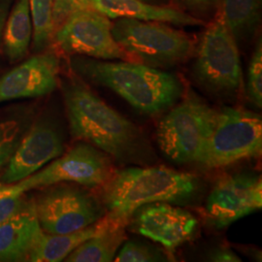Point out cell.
Segmentation results:
<instances>
[{
    "label": "cell",
    "instance_id": "28",
    "mask_svg": "<svg viewBox=\"0 0 262 262\" xmlns=\"http://www.w3.org/2000/svg\"><path fill=\"white\" fill-rule=\"evenodd\" d=\"M13 0H0V43L3 37L4 27L12 8Z\"/></svg>",
    "mask_w": 262,
    "mask_h": 262
},
{
    "label": "cell",
    "instance_id": "30",
    "mask_svg": "<svg viewBox=\"0 0 262 262\" xmlns=\"http://www.w3.org/2000/svg\"><path fill=\"white\" fill-rule=\"evenodd\" d=\"M142 1H145V2H148V3H151V4H158L159 0H142Z\"/></svg>",
    "mask_w": 262,
    "mask_h": 262
},
{
    "label": "cell",
    "instance_id": "22",
    "mask_svg": "<svg viewBox=\"0 0 262 262\" xmlns=\"http://www.w3.org/2000/svg\"><path fill=\"white\" fill-rule=\"evenodd\" d=\"M117 262L166 261L167 256L159 249L136 241L125 242L116 256Z\"/></svg>",
    "mask_w": 262,
    "mask_h": 262
},
{
    "label": "cell",
    "instance_id": "12",
    "mask_svg": "<svg viewBox=\"0 0 262 262\" xmlns=\"http://www.w3.org/2000/svg\"><path fill=\"white\" fill-rule=\"evenodd\" d=\"M127 227L162 245L170 254L196 235L198 221L187 210L167 202H154L137 208Z\"/></svg>",
    "mask_w": 262,
    "mask_h": 262
},
{
    "label": "cell",
    "instance_id": "16",
    "mask_svg": "<svg viewBox=\"0 0 262 262\" xmlns=\"http://www.w3.org/2000/svg\"><path fill=\"white\" fill-rule=\"evenodd\" d=\"M93 8L110 19H139L170 23L178 26H199L203 21L180 10L142 0H94Z\"/></svg>",
    "mask_w": 262,
    "mask_h": 262
},
{
    "label": "cell",
    "instance_id": "14",
    "mask_svg": "<svg viewBox=\"0 0 262 262\" xmlns=\"http://www.w3.org/2000/svg\"><path fill=\"white\" fill-rule=\"evenodd\" d=\"M59 69V58L54 53L28 58L0 77V103L51 94L58 84Z\"/></svg>",
    "mask_w": 262,
    "mask_h": 262
},
{
    "label": "cell",
    "instance_id": "11",
    "mask_svg": "<svg viewBox=\"0 0 262 262\" xmlns=\"http://www.w3.org/2000/svg\"><path fill=\"white\" fill-rule=\"evenodd\" d=\"M261 207V177L251 172H237L215 182L207 197L205 211L211 224L223 229Z\"/></svg>",
    "mask_w": 262,
    "mask_h": 262
},
{
    "label": "cell",
    "instance_id": "19",
    "mask_svg": "<svg viewBox=\"0 0 262 262\" xmlns=\"http://www.w3.org/2000/svg\"><path fill=\"white\" fill-rule=\"evenodd\" d=\"M32 33L28 0H17L10 10L2 37L5 54L11 61H19L26 56Z\"/></svg>",
    "mask_w": 262,
    "mask_h": 262
},
{
    "label": "cell",
    "instance_id": "24",
    "mask_svg": "<svg viewBox=\"0 0 262 262\" xmlns=\"http://www.w3.org/2000/svg\"><path fill=\"white\" fill-rule=\"evenodd\" d=\"M21 139V125L16 120L0 122V170L7 165Z\"/></svg>",
    "mask_w": 262,
    "mask_h": 262
},
{
    "label": "cell",
    "instance_id": "25",
    "mask_svg": "<svg viewBox=\"0 0 262 262\" xmlns=\"http://www.w3.org/2000/svg\"><path fill=\"white\" fill-rule=\"evenodd\" d=\"M25 193L15 190L12 185L0 189V225L19 213L27 204Z\"/></svg>",
    "mask_w": 262,
    "mask_h": 262
},
{
    "label": "cell",
    "instance_id": "6",
    "mask_svg": "<svg viewBox=\"0 0 262 262\" xmlns=\"http://www.w3.org/2000/svg\"><path fill=\"white\" fill-rule=\"evenodd\" d=\"M261 151L260 116L225 107L217 112L215 127L196 164L205 169L223 168L244 159H257Z\"/></svg>",
    "mask_w": 262,
    "mask_h": 262
},
{
    "label": "cell",
    "instance_id": "4",
    "mask_svg": "<svg viewBox=\"0 0 262 262\" xmlns=\"http://www.w3.org/2000/svg\"><path fill=\"white\" fill-rule=\"evenodd\" d=\"M217 112L196 94H187L159 122L157 140L161 151L176 163H197Z\"/></svg>",
    "mask_w": 262,
    "mask_h": 262
},
{
    "label": "cell",
    "instance_id": "2",
    "mask_svg": "<svg viewBox=\"0 0 262 262\" xmlns=\"http://www.w3.org/2000/svg\"><path fill=\"white\" fill-rule=\"evenodd\" d=\"M70 62L78 75L112 90L133 108L149 116L167 111L184 94L179 77L140 62H113L81 56H73Z\"/></svg>",
    "mask_w": 262,
    "mask_h": 262
},
{
    "label": "cell",
    "instance_id": "8",
    "mask_svg": "<svg viewBox=\"0 0 262 262\" xmlns=\"http://www.w3.org/2000/svg\"><path fill=\"white\" fill-rule=\"evenodd\" d=\"M115 169L112 159L103 150L80 142L54 159L47 167L35 172L12 187L20 193L60 183H75L86 187H102Z\"/></svg>",
    "mask_w": 262,
    "mask_h": 262
},
{
    "label": "cell",
    "instance_id": "7",
    "mask_svg": "<svg viewBox=\"0 0 262 262\" xmlns=\"http://www.w3.org/2000/svg\"><path fill=\"white\" fill-rule=\"evenodd\" d=\"M193 75L207 92L220 97L234 96L242 86L237 41L221 15L208 26L200 40Z\"/></svg>",
    "mask_w": 262,
    "mask_h": 262
},
{
    "label": "cell",
    "instance_id": "9",
    "mask_svg": "<svg viewBox=\"0 0 262 262\" xmlns=\"http://www.w3.org/2000/svg\"><path fill=\"white\" fill-rule=\"evenodd\" d=\"M51 186L35 201L41 228L48 234L62 235L81 230L99 221L106 208L89 190L60 183Z\"/></svg>",
    "mask_w": 262,
    "mask_h": 262
},
{
    "label": "cell",
    "instance_id": "5",
    "mask_svg": "<svg viewBox=\"0 0 262 262\" xmlns=\"http://www.w3.org/2000/svg\"><path fill=\"white\" fill-rule=\"evenodd\" d=\"M113 36L136 62L154 68H168L192 55L191 38L163 23L120 18L112 26Z\"/></svg>",
    "mask_w": 262,
    "mask_h": 262
},
{
    "label": "cell",
    "instance_id": "26",
    "mask_svg": "<svg viewBox=\"0 0 262 262\" xmlns=\"http://www.w3.org/2000/svg\"><path fill=\"white\" fill-rule=\"evenodd\" d=\"M93 2L94 0H53L55 29L76 11L93 8Z\"/></svg>",
    "mask_w": 262,
    "mask_h": 262
},
{
    "label": "cell",
    "instance_id": "27",
    "mask_svg": "<svg viewBox=\"0 0 262 262\" xmlns=\"http://www.w3.org/2000/svg\"><path fill=\"white\" fill-rule=\"evenodd\" d=\"M209 259L216 262L241 261L237 254L226 247H219L214 249L209 254Z\"/></svg>",
    "mask_w": 262,
    "mask_h": 262
},
{
    "label": "cell",
    "instance_id": "21",
    "mask_svg": "<svg viewBox=\"0 0 262 262\" xmlns=\"http://www.w3.org/2000/svg\"><path fill=\"white\" fill-rule=\"evenodd\" d=\"M32 23V45L41 53L54 40L55 25L53 18V0H28Z\"/></svg>",
    "mask_w": 262,
    "mask_h": 262
},
{
    "label": "cell",
    "instance_id": "15",
    "mask_svg": "<svg viewBox=\"0 0 262 262\" xmlns=\"http://www.w3.org/2000/svg\"><path fill=\"white\" fill-rule=\"evenodd\" d=\"M43 233L35 201H28L19 213L0 225V260H28Z\"/></svg>",
    "mask_w": 262,
    "mask_h": 262
},
{
    "label": "cell",
    "instance_id": "13",
    "mask_svg": "<svg viewBox=\"0 0 262 262\" xmlns=\"http://www.w3.org/2000/svg\"><path fill=\"white\" fill-rule=\"evenodd\" d=\"M63 150V136L56 122L38 120L21 137L0 178L1 184L13 185L28 178L61 156Z\"/></svg>",
    "mask_w": 262,
    "mask_h": 262
},
{
    "label": "cell",
    "instance_id": "3",
    "mask_svg": "<svg viewBox=\"0 0 262 262\" xmlns=\"http://www.w3.org/2000/svg\"><path fill=\"white\" fill-rule=\"evenodd\" d=\"M201 188V181L194 174L165 166L128 167L114 171L102 186L101 201L106 214L128 225L133 212L142 205H187L196 200Z\"/></svg>",
    "mask_w": 262,
    "mask_h": 262
},
{
    "label": "cell",
    "instance_id": "31",
    "mask_svg": "<svg viewBox=\"0 0 262 262\" xmlns=\"http://www.w3.org/2000/svg\"><path fill=\"white\" fill-rule=\"evenodd\" d=\"M4 187H5V186H4L3 184H0V189H2V188H3Z\"/></svg>",
    "mask_w": 262,
    "mask_h": 262
},
{
    "label": "cell",
    "instance_id": "23",
    "mask_svg": "<svg viewBox=\"0 0 262 262\" xmlns=\"http://www.w3.org/2000/svg\"><path fill=\"white\" fill-rule=\"evenodd\" d=\"M247 94L251 102L256 108L260 109L262 106V44L260 39L255 45L250 61Z\"/></svg>",
    "mask_w": 262,
    "mask_h": 262
},
{
    "label": "cell",
    "instance_id": "20",
    "mask_svg": "<svg viewBox=\"0 0 262 262\" xmlns=\"http://www.w3.org/2000/svg\"><path fill=\"white\" fill-rule=\"evenodd\" d=\"M221 16L236 41L253 34L260 19V0H223Z\"/></svg>",
    "mask_w": 262,
    "mask_h": 262
},
{
    "label": "cell",
    "instance_id": "1",
    "mask_svg": "<svg viewBox=\"0 0 262 262\" xmlns=\"http://www.w3.org/2000/svg\"><path fill=\"white\" fill-rule=\"evenodd\" d=\"M62 93L71 135L122 163H149L154 151L140 128L114 110L78 79H68Z\"/></svg>",
    "mask_w": 262,
    "mask_h": 262
},
{
    "label": "cell",
    "instance_id": "18",
    "mask_svg": "<svg viewBox=\"0 0 262 262\" xmlns=\"http://www.w3.org/2000/svg\"><path fill=\"white\" fill-rule=\"evenodd\" d=\"M101 227V219L81 230L68 234H48L44 232L29 253L28 260L33 262L62 261L78 246L97 233Z\"/></svg>",
    "mask_w": 262,
    "mask_h": 262
},
{
    "label": "cell",
    "instance_id": "10",
    "mask_svg": "<svg viewBox=\"0 0 262 262\" xmlns=\"http://www.w3.org/2000/svg\"><path fill=\"white\" fill-rule=\"evenodd\" d=\"M112 26L108 17L94 8L79 10L56 28L54 40L70 56L136 62L113 36Z\"/></svg>",
    "mask_w": 262,
    "mask_h": 262
},
{
    "label": "cell",
    "instance_id": "17",
    "mask_svg": "<svg viewBox=\"0 0 262 262\" xmlns=\"http://www.w3.org/2000/svg\"><path fill=\"white\" fill-rule=\"evenodd\" d=\"M127 224L108 214L101 217V227L96 234L78 246L66 256L67 262L113 261L126 239Z\"/></svg>",
    "mask_w": 262,
    "mask_h": 262
},
{
    "label": "cell",
    "instance_id": "29",
    "mask_svg": "<svg viewBox=\"0 0 262 262\" xmlns=\"http://www.w3.org/2000/svg\"><path fill=\"white\" fill-rule=\"evenodd\" d=\"M189 4L194 5L197 7H205L208 5H211L212 3H214L215 0H186Z\"/></svg>",
    "mask_w": 262,
    "mask_h": 262
}]
</instances>
